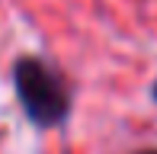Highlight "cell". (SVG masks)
Returning <instances> with one entry per match:
<instances>
[{"label": "cell", "instance_id": "obj_2", "mask_svg": "<svg viewBox=\"0 0 157 154\" xmlns=\"http://www.w3.org/2000/svg\"><path fill=\"white\" fill-rule=\"evenodd\" d=\"M144 154H157V151H144Z\"/></svg>", "mask_w": 157, "mask_h": 154}, {"label": "cell", "instance_id": "obj_3", "mask_svg": "<svg viewBox=\"0 0 157 154\" xmlns=\"http://www.w3.org/2000/svg\"><path fill=\"white\" fill-rule=\"evenodd\" d=\"M154 96H157V87H154Z\"/></svg>", "mask_w": 157, "mask_h": 154}, {"label": "cell", "instance_id": "obj_1", "mask_svg": "<svg viewBox=\"0 0 157 154\" xmlns=\"http://www.w3.org/2000/svg\"><path fill=\"white\" fill-rule=\"evenodd\" d=\"M13 83L16 96L23 103L26 116L35 125H58L71 109L67 87L45 61L39 58H19L13 67Z\"/></svg>", "mask_w": 157, "mask_h": 154}]
</instances>
